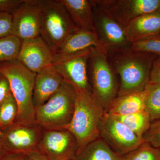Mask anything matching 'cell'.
<instances>
[{"mask_svg":"<svg viewBox=\"0 0 160 160\" xmlns=\"http://www.w3.org/2000/svg\"><path fill=\"white\" fill-rule=\"evenodd\" d=\"M109 63L120 78L118 96L142 91L149 82L155 55L134 50L131 46L109 52Z\"/></svg>","mask_w":160,"mask_h":160,"instance_id":"1","label":"cell"},{"mask_svg":"<svg viewBox=\"0 0 160 160\" xmlns=\"http://www.w3.org/2000/svg\"><path fill=\"white\" fill-rule=\"evenodd\" d=\"M76 91L74 113L66 129L77 141V153L100 138V126L106 111L91 92Z\"/></svg>","mask_w":160,"mask_h":160,"instance_id":"2","label":"cell"},{"mask_svg":"<svg viewBox=\"0 0 160 160\" xmlns=\"http://www.w3.org/2000/svg\"><path fill=\"white\" fill-rule=\"evenodd\" d=\"M0 72L9 80L12 93L17 103L18 112L15 122H36L32 100L36 74L17 60L0 63Z\"/></svg>","mask_w":160,"mask_h":160,"instance_id":"3","label":"cell"},{"mask_svg":"<svg viewBox=\"0 0 160 160\" xmlns=\"http://www.w3.org/2000/svg\"><path fill=\"white\" fill-rule=\"evenodd\" d=\"M77 91L63 81L59 89L46 102L35 107L37 122L44 130L66 129L74 113Z\"/></svg>","mask_w":160,"mask_h":160,"instance_id":"4","label":"cell"},{"mask_svg":"<svg viewBox=\"0 0 160 160\" xmlns=\"http://www.w3.org/2000/svg\"><path fill=\"white\" fill-rule=\"evenodd\" d=\"M40 36L53 54L66 38L78 29L59 0H40Z\"/></svg>","mask_w":160,"mask_h":160,"instance_id":"5","label":"cell"},{"mask_svg":"<svg viewBox=\"0 0 160 160\" xmlns=\"http://www.w3.org/2000/svg\"><path fill=\"white\" fill-rule=\"evenodd\" d=\"M88 67L92 92L107 111L112 102L118 96V89L115 72L106 53L98 49H94L92 51Z\"/></svg>","mask_w":160,"mask_h":160,"instance_id":"6","label":"cell"},{"mask_svg":"<svg viewBox=\"0 0 160 160\" xmlns=\"http://www.w3.org/2000/svg\"><path fill=\"white\" fill-rule=\"evenodd\" d=\"M0 147L6 152L29 154L38 150L44 129L37 122H15L3 129Z\"/></svg>","mask_w":160,"mask_h":160,"instance_id":"7","label":"cell"},{"mask_svg":"<svg viewBox=\"0 0 160 160\" xmlns=\"http://www.w3.org/2000/svg\"><path fill=\"white\" fill-rule=\"evenodd\" d=\"M95 32L106 52L131 46L124 28L98 0L91 1Z\"/></svg>","mask_w":160,"mask_h":160,"instance_id":"8","label":"cell"},{"mask_svg":"<svg viewBox=\"0 0 160 160\" xmlns=\"http://www.w3.org/2000/svg\"><path fill=\"white\" fill-rule=\"evenodd\" d=\"M100 138L120 155L131 152L144 142L122 122L106 112L99 128Z\"/></svg>","mask_w":160,"mask_h":160,"instance_id":"9","label":"cell"},{"mask_svg":"<svg viewBox=\"0 0 160 160\" xmlns=\"http://www.w3.org/2000/svg\"><path fill=\"white\" fill-rule=\"evenodd\" d=\"M78 148L77 141L68 129L44 130L38 149L50 160H70Z\"/></svg>","mask_w":160,"mask_h":160,"instance_id":"10","label":"cell"},{"mask_svg":"<svg viewBox=\"0 0 160 160\" xmlns=\"http://www.w3.org/2000/svg\"><path fill=\"white\" fill-rule=\"evenodd\" d=\"M94 49L72 55L52 65L64 81L72 85L76 91L92 92L88 66L89 57Z\"/></svg>","mask_w":160,"mask_h":160,"instance_id":"11","label":"cell"},{"mask_svg":"<svg viewBox=\"0 0 160 160\" xmlns=\"http://www.w3.org/2000/svg\"><path fill=\"white\" fill-rule=\"evenodd\" d=\"M12 15V35L22 41L40 36V0H24Z\"/></svg>","mask_w":160,"mask_h":160,"instance_id":"12","label":"cell"},{"mask_svg":"<svg viewBox=\"0 0 160 160\" xmlns=\"http://www.w3.org/2000/svg\"><path fill=\"white\" fill-rule=\"evenodd\" d=\"M123 28L160 8V0H98Z\"/></svg>","mask_w":160,"mask_h":160,"instance_id":"13","label":"cell"},{"mask_svg":"<svg viewBox=\"0 0 160 160\" xmlns=\"http://www.w3.org/2000/svg\"><path fill=\"white\" fill-rule=\"evenodd\" d=\"M17 60L36 74L52 65L53 53L44 40L39 36L22 41Z\"/></svg>","mask_w":160,"mask_h":160,"instance_id":"14","label":"cell"},{"mask_svg":"<svg viewBox=\"0 0 160 160\" xmlns=\"http://www.w3.org/2000/svg\"><path fill=\"white\" fill-rule=\"evenodd\" d=\"M92 48L100 49L107 54L95 32L78 29L66 38L55 52L52 65L72 55Z\"/></svg>","mask_w":160,"mask_h":160,"instance_id":"15","label":"cell"},{"mask_svg":"<svg viewBox=\"0 0 160 160\" xmlns=\"http://www.w3.org/2000/svg\"><path fill=\"white\" fill-rule=\"evenodd\" d=\"M63 81L53 65L36 73L32 97L35 108L46 102L59 89Z\"/></svg>","mask_w":160,"mask_h":160,"instance_id":"16","label":"cell"},{"mask_svg":"<svg viewBox=\"0 0 160 160\" xmlns=\"http://www.w3.org/2000/svg\"><path fill=\"white\" fill-rule=\"evenodd\" d=\"M127 40L130 43L160 34V8L142 16L124 28Z\"/></svg>","mask_w":160,"mask_h":160,"instance_id":"17","label":"cell"},{"mask_svg":"<svg viewBox=\"0 0 160 160\" xmlns=\"http://www.w3.org/2000/svg\"><path fill=\"white\" fill-rule=\"evenodd\" d=\"M75 26L95 32L91 1L59 0Z\"/></svg>","mask_w":160,"mask_h":160,"instance_id":"18","label":"cell"},{"mask_svg":"<svg viewBox=\"0 0 160 160\" xmlns=\"http://www.w3.org/2000/svg\"><path fill=\"white\" fill-rule=\"evenodd\" d=\"M146 92H135L117 96L109 105L107 112L112 115H125L145 110Z\"/></svg>","mask_w":160,"mask_h":160,"instance_id":"19","label":"cell"},{"mask_svg":"<svg viewBox=\"0 0 160 160\" xmlns=\"http://www.w3.org/2000/svg\"><path fill=\"white\" fill-rule=\"evenodd\" d=\"M122 157L99 138L76 153L71 160H122Z\"/></svg>","mask_w":160,"mask_h":160,"instance_id":"20","label":"cell"},{"mask_svg":"<svg viewBox=\"0 0 160 160\" xmlns=\"http://www.w3.org/2000/svg\"><path fill=\"white\" fill-rule=\"evenodd\" d=\"M112 116L143 140L152 123L151 118L145 110L125 115Z\"/></svg>","mask_w":160,"mask_h":160,"instance_id":"21","label":"cell"},{"mask_svg":"<svg viewBox=\"0 0 160 160\" xmlns=\"http://www.w3.org/2000/svg\"><path fill=\"white\" fill-rule=\"evenodd\" d=\"M146 101L145 110L149 114L152 122L160 119V86L149 82L145 88Z\"/></svg>","mask_w":160,"mask_h":160,"instance_id":"22","label":"cell"},{"mask_svg":"<svg viewBox=\"0 0 160 160\" xmlns=\"http://www.w3.org/2000/svg\"><path fill=\"white\" fill-rule=\"evenodd\" d=\"M22 41L10 35L0 38V63L17 59Z\"/></svg>","mask_w":160,"mask_h":160,"instance_id":"23","label":"cell"},{"mask_svg":"<svg viewBox=\"0 0 160 160\" xmlns=\"http://www.w3.org/2000/svg\"><path fill=\"white\" fill-rule=\"evenodd\" d=\"M18 112L17 103L11 92L0 104V127L2 130L15 122Z\"/></svg>","mask_w":160,"mask_h":160,"instance_id":"24","label":"cell"},{"mask_svg":"<svg viewBox=\"0 0 160 160\" xmlns=\"http://www.w3.org/2000/svg\"><path fill=\"white\" fill-rule=\"evenodd\" d=\"M122 160H160V150L144 142L135 150L122 156Z\"/></svg>","mask_w":160,"mask_h":160,"instance_id":"25","label":"cell"},{"mask_svg":"<svg viewBox=\"0 0 160 160\" xmlns=\"http://www.w3.org/2000/svg\"><path fill=\"white\" fill-rule=\"evenodd\" d=\"M132 48L142 52L160 56V36L152 37L131 43Z\"/></svg>","mask_w":160,"mask_h":160,"instance_id":"26","label":"cell"},{"mask_svg":"<svg viewBox=\"0 0 160 160\" xmlns=\"http://www.w3.org/2000/svg\"><path fill=\"white\" fill-rule=\"evenodd\" d=\"M143 140L155 148H160V119L152 122L149 130L143 137Z\"/></svg>","mask_w":160,"mask_h":160,"instance_id":"27","label":"cell"},{"mask_svg":"<svg viewBox=\"0 0 160 160\" xmlns=\"http://www.w3.org/2000/svg\"><path fill=\"white\" fill-rule=\"evenodd\" d=\"M12 15L0 12V38L12 35Z\"/></svg>","mask_w":160,"mask_h":160,"instance_id":"28","label":"cell"},{"mask_svg":"<svg viewBox=\"0 0 160 160\" xmlns=\"http://www.w3.org/2000/svg\"><path fill=\"white\" fill-rule=\"evenodd\" d=\"M24 0H0V12L12 13Z\"/></svg>","mask_w":160,"mask_h":160,"instance_id":"29","label":"cell"},{"mask_svg":"<svg viewBox=\"0 0 160 160\" xmlns=\"http://www.w3.org/2000/svg\"><path fill=\"white\" fill-rule=\"evenodd\" d=\"M11 93L9 80L0 72V104Z\"/></svg>","mask_w":160,"mask_h":160,"instance_id":"30","label":"cell"},{"mask_svg":"<svg viewBox=\"0 0 160 160\" xmlns=\"http://www.w3.org/2000/svg\"><path fill=\"white\" fill-rule=\"evenodd\" d=\"M149 82L160 86V56H158L153 62L150 73Z\"/></svg>","mask_w":160,"mask_h":160,"instance_id":"31","label":"cell"},{"mask_svg":"<svg viewBox=\"0 0 160 160\" xmlns=\"http://www.w3.org/2000/svg\"><path fill=\"white\" fill-rule=\"evenodd\" d=\"M29 155L6 152L2 160H28Z\"/></svg>","mask_w":160,"mask_h":160,"instance_id":"32","label":"cell"},{"mask_svg":"<svg viewBox=\"0 0 160 160\" xmlns=\"http://www.w3.org/2000/svg\"><path fill=\"white\" fill-rule=\"evenodd\" d=\"M28 155L29 158L28 160H50L38 149L30 152Z\"/></svg>","mask_w":160,"mask_h":160,"instance_id":"33","label":"cell"},{"mask_svg":"<svg viewBox=\"0 0 160 160\" xmlns=\"http://www.w3.org/2000/svg\"><path fill=\"white\" fill-rule=\"evenodd\" d=\"M6 152L3 149H2L0 147V160H2L3 158L4 157V155L6 153Z\"/></svg>","mask_w":160,"mask_h":160,"instance_id":"34","label":"cell"},{"mask_svg":"<svg viewBox=\"0 0 160 160\" xmlns=\"http://www.w3.org/2000/svg\"><path fill=\"white\" fill-rule=\"evenodd\" d=\"M3 135V130L2 128L0 127V144H1V140H2V137Z\"/></svg>","mask_w":160,"mask_h":160,"instance_id":"35","label":"cell"},{"mask_svg":"<svg viewBox=\"0 0 160 160\" xmlns=\"http://www.w3.org/2000/svg\"><path fill=\"white\" fill-rule=\"evenodd\" d=\"M159 149H160V148H158Z\"/></svg>","mask_w":160,"mask_h":160,"instance_id":"36","label":"cell"},{"mask_svg":"<svg viewBox=\"0 0 160 160\" xmlns=\"http://www.w3.org/2000/svg\"><path fill=\"white\" fill-rule=\"evenodd\" d=\"M158 36H160V35H158Z\"/></svg>","mask_w":160,"mask_h":160,"instance_id":"37","label":"cell"},{"mask_svg":"<svg viewBox=\"0 0 160 160\" xmlns=\"http://www.w3.org/2000/svg\"></svg>","mask_w":160,"mask_h":160,"instance_id":"38","label":"cell"}]
</instances>
